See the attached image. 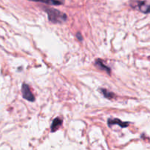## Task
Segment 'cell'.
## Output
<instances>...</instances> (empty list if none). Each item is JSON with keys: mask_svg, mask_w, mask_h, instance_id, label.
Returning <instances> with one entry per match:
<instances>
[{"mask_svg": "<svg viewBox=\"0 0 150 150\" xmlns=\"http://www.w3.org/2000/svg\"><path fill=\"white\" fill-rule=\"evenodd\" d=\"M45 13L48 15L49 21L53 23H61L67 21V16L65 13L54 8H44Z\"/></svg>", "mask_w": 150, "mask_h": 150, "instance_id": "cell-1", "label": "cell"}, {"mask_svg": "<svg viewBox=\"0 0 150 150\" xmlns=\"http://www.w3.org/2000/svg\"><path fill=\"white\" fill-rule=\"evenodd\" d=\"M21 92L23 98H24L25 100L29 101V102H34V101L35 100V96H34L33 94L31 92L30 88H29L28 84H26V83H23L21 87Z\"/></svg>", "mask_w": 150, "mask_h": 150, "instance_id": "cell-2", "label": "cell"}, {"mask_svg": "<svg viewBox=\"0 0 150 150\" xmlns=\"http://www.w3.org/2000/svg\"><path fill=\"white\" fill-rule=\"evenodd\" d=\"M136 7L144 13H149V5L145 1H136Z\"/></svg>", "mask_w": 150, "mask_h": 150, "instance_id": "cell-3", "label": "cell"}, {"mask_svg": "<svg viewBox=\"0 0 150 150\" xmlns=\"http://www.w3.org/2000/svg\"><path fill=\"white\" fill-rule=\"evenodd\" d=\"M95 67H98V68L100 69V70H104V71H105L109 75L111 74V69H110V67H108V66L105 65V64H104L103 62L101 59H98L95 60Z\"/></svg>", "mask_w": 150, "mask_h": 150, "instance_id": "cell-4", "label": "cell"}, {"mask_svg": "<svg viewBox=\"0 0 150 150\" xmlns=\"http://www.w3.org/2000/svg\"><path fill=\"white\" fill-rule=\"evenodd\" d=\"M108 126H112L113 125H118L121 127H126L129 125V122H122L119 119H109L108 120Z\"/></svg>", "mask_w": 150, "mask_h": 150, "instance_id": "cell-5", "label": "cell"}, {"mask_svg": "<svg viewBox=\"0 0 150 150\" xmlns=\"http://www.w3.org/2000/svg\"><path fill=\"white\" fill-rule=\"evenodd\" d=\"M62 125V120L61 119L59 118V117L54 119V121H53V122H52V125H51V132H53V133H54V132L57 131V130H58L60 127H61Z\"/></svg>", "mask_w": 150, "mask_h": 150, "instance_id": "cell-6", "label": "cell"}, {"mask_svg": "<svg viewBox=\"0 0 150 150\" xmlns=\"http://www.w3.org/2000/svg\"><path fill=\"white\" fill-rule=\"evenodd\" d=\"M32 1H37V2H42L45 4H50V5H61L63 2L59 0H29Z\"/></svg>", "mask_w": 150, "mask_h": 150, "instance_id": "cell-7", "label": "cell"}, {"mask_svg": "<svg viewBox=\"0 0 150 150\" xmlns=\"http://www.w3.org/2000/svg\"><path fill=\"white\" fill-rule=\"evenodd\" d=\"M101 93L103 95V96L105 97V98H108V99H112V98H115V95H114L113 92H109V91L106 90V89H101Z\"/></svg>", "mask_w": 150, "mask_h": 150, "instance_id": "cell-8", "label": "cell"}, {"mask_svg": "<svg viewBox=\"0 0 150 150\" xmlns=\"http://www.w3.org/2000/svg\"><path fill=\"white\" fill-rule=\"evenodd\" d=\"M76 38H78V40H79V41L83 40V38H82L81 35V33H79V32H78L77 35H76Z\"/></svg>", "mask_w": 150, "mask_h": 150, "instance_id": "cell-9", "label": "cell"}]
</instances>
